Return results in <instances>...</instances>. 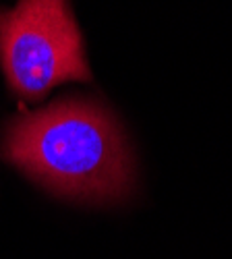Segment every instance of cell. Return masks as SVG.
I'll return each instance as SVG.
<instances>
[{
  "label": "cell",
  "mask_w": 232,
  "mask_h": 259,
  "mask_svg": "<svg viewBox=\"0 0 232 259\" xmlns=\"http://www.w3.org/2000/svg\"><path fill=\"white\" fill-rule=\"evenodd\" d=\"M3 158L56 197L116 203L135 187V160L112 110L96 98H65L15 116Z\"/></svg>",
  "instance_id": "cell-1"
},
{
  "label": "cell",
  "mask_w": 232,
  "mask_h": 259,
  "mask_svg": "<svg viewBox=\"0 0 232 259\" xmlns=\"http://www.w3.org/2000/svg\"><path fill=\"white\" fill-rule=\"evenodd\" d=\"M0 69L11 92L25 102H37L67 81H89L69 0H17L13 9H0Z\"/></svg>",
  "instance_id": "cell-2"
}]
</instances>
